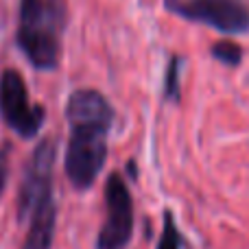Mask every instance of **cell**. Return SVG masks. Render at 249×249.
Listing matches in <instances>:
<instances>
[{"mask_svg":"<svg viewBox=\"0 0 249 249\" xmlns=\"http://www.w3.org/2000/svg\"><path fill=\"white\" fill-rule=\"evenodd\" d=\"M64 114L70 127L64 151V173L72 188L88 190L99 179L107 160L114 107L99 90L81 88L68 96Z\"/></svg>","mask_w":249,"mask_h":249,"instance_id":"obj_1","label":"cell"},{"mask_svg":"<svg viewBox=\"0 0 249 249\" xmlns=\"http://www.w3.org/2000/svg\"><path fill=\"white\" fill-rule=\"evenodd\" d=\"M66 20V0H20L16 42L33 68L48 72L59 66Z\"/></svg>","mask_w":249,"mask_h":249,"instance_id":"obj_2","label":"cell"},{"mask_svg":"<svg viewBox=\"0 0 249 249\" xmlns=\"http://www.w3.org/2000/svg\"><path fill=\"white\" fill-rule=\"evenodd\" d=\"M0 118L24 140L37 138L46 121V109L31 103L26 81L16 68L0 72Z\"/></svg>","mask_w":249,"mask_h":249,"instance_id":"obj_3","label":"cell"},{"mask_svg":"<svg viewBox=\"0 0 249 249\" xmlns=\"http://www.w3.org/2000/svg\"><path fill=\"white\" fill-rule=\"evenodd\" d=\"M164 9L223 35L249 33V7L243 0H164Z\"/></svg>","mask_w":249,"mask_h":249,"instance_id":"obj_4","label":"cell"},{"mask_svg":"<svg viewBox=\"0 0 249 249\" xmlns=\"http://www.w3.org/2000/svg\"><path fill=\"white\" fill-rule=\"evenodd\" d=\"M133 238V199L121 173H109L105 181V221L96 249H127Z\"/></svg>","mask_w":249,"mask_h":249,"instance_id":"obj_5","label":"cell"},{"mask_svg":"<svg viewBox=\"0 0 249 249\" xmlns=\"http://www.w3.org/2000/svg\"><path fill=\"white\" fill-rule=\"evenodd\" d=\"M55 160L57 142L53 138H44L33 149L29 162L24 166L20 190H18V219L26 221L33 208L46 197L55 195L53 179H55Z\"/></svg>","mask_w":249,"mask_h":249,"instance_id":"obj_6","label":"cell"},{"mask_svg":"<svg viewBox=\"0 0 249 249\" xmlns=\"http://www.w3.org/2000/svg\"><path fill=\"white\" fill-rule=\"evenodd\" d=\"M24 223H29L26 238L22 249H51L55 241V228H57V203L55 195L46 197L33 208Z\"/></svg>","mask_w":249,"mask_h":249,"instance_id":"obj_7","label":"cell"},{"mask_svg":"<svg viewBox=\"0 0 249 249\" xmlns=\"http://www.w3.org/2000/svg\"><path fill=\"white\" fill-rule=\"evenodd\" d=\"M181 66H184V59L179 55H173L168 59L162 81V96L166 103H179L181 99Z\"/></svg>","mask_w":249,"mask_h":249,"instance_id":"obj_8","label":"cell"},{"mask_svg":"<svg viewBox=\"0 0 249 249\" xmlns=\"http://www.w3.org/2000/svg\"><path fill=\"white\" fill-rule=\"evenodd\" d=\"M184 247V238H181L179 225L173 219L171 210H164L162 216V234H160L158 249H181Z\"/></svg>","mask_w":249,"mask_h":249,"instance_id":"obj_9","label":"cell"},{"mask_svg":"<svg viewBox=\"0 0 249 249\" xmlns=\"http://www.w3.org/2000/svg\"><path fill=\"white\" fill-rule=\"evenodd\" d=\"M210 55L225 66H238L243 61V48L234 39H219L212 44Z\"/></svg>","mask_w":249,"mask_h":249,"instance_id":"obj_10","label":"cell"},{"mask_svg":"<svg viewBox=\"0 0 249 249\" xmlns=\"http://www.w3.org/2000/svg\"><path fill=\"white\" fill-rule=\"evenodd\" d=\"M11 153H13V144L9 140H4L0 144V199H2L4 190H7L9 175H11Z\"/></svg>","mask_w":249,"mask_h":249,"instance_id":"obj_11","label":"cell"}]
</instances>
